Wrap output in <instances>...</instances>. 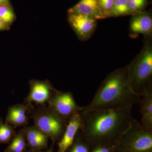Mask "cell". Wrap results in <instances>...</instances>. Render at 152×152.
Listing matches in <instances>:
<instances>
[{
  "instance_id": "1",
  "label": "cell",
  "mask_w": 152,
  "mask_h": 152,
  "mask_svg": "<svg viewBox=\"0 0 152 152\" xmlns=\"http://www.w3.org/2000/svg\"><path fill=\"white\" fill-rule=\"evenodd\" d=\"M132 108L81 112V135L97 146L115 143L132 120Z\"/></svg>"
},
{
  "instance_id": "2",
  "label": "cell",
  "mask_w": 152,
  "mask_h": 152,
  "mask_svg": "<svg viewBox=\"0 0 152 152\" xmlns=\"http://www.w3.org/2000/svg\"><path fill=\"white\" fill-rule=\"evenodd\" d=\"M141 97L131 89L128 82V66L109 74L92 100L81 112L120 110L139 104Z\"/></svg>"
},
{
  "instance_id": "3",
  "label": "cell",
  "mask_w": 152,
  "mask_h": 152,
  "mask_svg": "<svg viewBox=\"0 0 152 152\" xmlns=\"http://www.w3.org/2000/svg\"><path fill=\"white\" fill-rule=\"evenodd\" d=\"M151 37L142 49L128 65L129 85L133 92L140 97L152 94V43Z\"/></svg>"
},
{
  "instance_id": "4",
  "label": "cell",
  "mask_w": 152,
  "mask_h": 152,
  "mask_svg": "<svg viewBox=\"0 0 152 152\" xmlns=\"http://www.w3.org/2000/svg\"><path fill=\"white\" fill-rule=\"evenodd\" d=\"M112 148L115 152H151L152 132L133 118Z\"/></svg>"
},
{
  "instance_id": "5",
  "label": "cell",
  "mask_w": 152,
  "mask_h": 152,
  "mask_svg": "<svg viewBox=\"0 0 152 152\" xmlns=\"http://www.w3.org/2000/svg\"><path fill=\"white\" fill-rule=\"evenodd\" d=\"M34 126L46 134L53 141L63 136L67 123L48 107L40 106L31 115Z\"/></svg>"
},
{
  "instance_id": "6",
  "label": "cell",
  "mask_w": 152,
  "mask_h": 152,
  "mask_svg": "<svg viewBox=\"0 0 152 152\" xmlns=\"http://www.w3.org/2000/svg\"><path fill=\"white\" fill-rule=\"evenodd\" d=\"M48 104V107L67 123L74 115L80 113L84 108L77 104L70 92H63L57 90Z\"/></svg>"
},
{
  "instance_id": "7",
  "label": "cell",
  "mask_w": 152,
  "mask_h": 152,
  "mask_svg": "<svg viewBox=\"0 0 152 152\" xmlns=\"http://www.w3.org/2000/svg\"><path fill=\"white\" fill-rule=\"evenodd\" d=\"M68 21L80 40L88 39L94 32L97 20L81 14H69Z\"/></svg>"
},
{
  "instance_id": "8",
  "label": "cell",
  "mask_w": 152,
  "mask_h": 152,
  "mask_svg": "<svg viewBox=\"0 0 152 152\" xmlns=\"http://www.w3.org/2000/svg\"><path fill=\"white\" fill-rule=\"evenodd\" d=\"M56 91L48 82L33 81L30 83V92L25 99L24 103L30 104L34 103L40 106H45Z\"/></svg>"
},
{
  "instance_id": "9",
  "label": "cell",
  "mask_w": 152,
  "mask_h": 152,
  "mask_svg": "<svg viewBox=\"0 0 152 152\" xmlns=\"http://www.w3.org/2000/svg\"><path fill=\"white\" fill-rule=\"evenodd\" d=\"M32 104H17L11 106L8 110L4 123L12 125L15 129L28 124V114L34 110Z\"/></svg>"
},
{
  "instance_id": "10",
  "label": "cell",
  "mask_w": 152,
  "mask_h": 152,
  "mask_svg": "<svg viewBox=\"0 0 152 152\" xmlns=\"http://www.w3.org/2000/svg\"><path fill=\"white\" fill-rule=\"evenodd\" d=\"M81 122L80 113L76 114L70 119L64 132L58 143L57 152H66L73 143L78 132L81 128Z\"/></svg>"
},
{
  "instance_id": "11",
  "label": "cell",
  "mask_w": 152,
  "mask_h": 152,
  "mask_svg": "<svg viewBox=\"0 0 152 152\" xmlns=\"http://www.w3.org/2000/svg\"><path fill=\"white\" fill-rule=\"evenodd\" d=\"M129 28L131 34H142L151 37L152 18L151 14L147 12H141L133 15L130 22Z\"/></svg>"
},
{
  "instance_id": "12",
  "label": "cell",
  "mask_w": 152,
  "mask_h": 152,
  "mask_svg": "<svg viewBox=\"0 0 152 152\" xmlns=\"http://www.w3.org/2000/svg\"><path fill=\"white\" fill-rule=\"evenodd\" d=\"M23 130L31 150L40 151L48 148L49 137L42 131L35 126L26 127Z\"/></svg>"
},
{
  "instance_id": "13",
  "label": "cell",
  "mask_w": 152,
  "mask_h": 152,
  "mask_svg": "<svg viewBox=\"0 0 152 152\" xmlns=\"http://www.w3.org/2000/svg\"><path fill=\"white\" fill-rule=\"evenodd\" d=\"M81 14L96 20L104 19L98 0H80L69 10V14Z\"/></svg>"
},
{
  "instance_id": "14",
  "label": "cell",
  "mask_w": 152,
  "mask_h": 152,
  "mask_svg": "<svg viewBox=\"0 0 152 152\" xmlns=\"http://www.w3.org/2000/svg\"><path fill=\"white\" fill-rule=\"evenodd\" d=\"M139 104L142 116L141 124L152 132V94L141 97Z\"/></svg>"
},
{
  "instance_id": "15",
  "label": "cell",
  "mask_w": 152,
  "mask_h": 152,
  "mask_svg": "<svg viewBox=\"0 0 152 152\" xmlns=\"http://www.w3.org/2000/svg\"><path fill=\"white\" fill-rule=\"evenodd\" d=\"M26 147V140L23 130L22 129L15 136L4 152H24Z\"/></svg>"
},
{
  "instance_id": "16",
  "label": "cell",
  "mask_w": 152,
  "mask_h": 152,
  "mask_svg": "<svg viewBox=\"0 0 152 152\" xmlns=\"http://www.w3.org/2000/svg\"><path fill=\"white\" fill-rule=\"evenodd\" d=\"M15 128L12 125L3 122L0 118V144L9 143L16 134Z\"/></svg>"
},
{
  "instance_id": "17",
  "label": "cell",
  "mask_w": 152,
  "mask_h": 152,
  "mask_svg": "<svg viewBox=\"0 0 152 152\" xmlns=\"http://www.w3.org/2000/svg\"><path fill=\"white\" fill-rule=\"evenodd\" d=\"M131 15L128 0H115L110 14L111 17H119Z\"/></svg>"
},
{
  "instance_id": "18",
  "label": "cell",
  "mask_w": 152,
  "mask_h": 152,
  "mask_svg": "<svg viewBox=\"0 0 152 152\" xmlns=\"http://www.w3.org/2000/svg\"><path fill=\"white\" fill-rule=\"evenodd\" d=\"M15 15L10 5H0V18L7 25L12 23Z\"/></svg>"
},
{
  "instance_id": "19",
  "label": "cell",
  "mask_w": 152,
  "mask_h": 152,
  "mask_svg": "<svg viewBox=\"0 0 152 152\" xmlns=\"http://www.w3.org/2000/svg\"><path fill=\"white\" fill-rule=\"evenodd\" d=\"M128 6L131 15L142 12L147 3V0H128Z\"/></svg>"
},
{
  "instance_id": "20",
  "label": "cell",
  "mask_w": 152,
  "mask_h": 152,
  "mask_svg": "<svg viewBox=\"0 0 152 152\" xmlns=\"http://www.w3.org/2000/svg\"><path fill=\"white\" fill-rule=\"evenodd\" d=\"M115 0H98L102 13L106 18L110 17L111 12Z\"/></svg>"
},
{
  "instance_id": "21",
  "label": "cell",
  "mask_w": 152,
  "mask_h": 152,
  "mask_svg": "<svg viewBox=\"0 0 152 152\" xmlns=\"http://www.w3.org/2000/svg\"><path fill=\"white\" fill-rule=\"evenodd\" d=\"M71 146L69 152H89L87 145L80 141L76 142Z\"/></svg>"
},
{
  "instance_id": "22",
  "label": "cell",
  "mask_w": 152,
  "mask_h": 152,
  "mask_svg": "<svg viewBox=\"0 0 152 152\" xmlns=\"http://www.w3.org/2000/svg\"><path fill=\"white\" fill-rule=\"evenodd\" d=\"M111 148L105 146L96 147L91 152H111Z\"/></svg>"
},
{
  "instance_id": "23",
  "label": "cell",
  "mask_w": 152,
  "mask_h": 152,
  "mask_svg": "<svg viewBox=\"0 0 152 152\" xmlns=\"http://www.w3.org/2000/svg\"><path fill=\"white\" fill-rule=\"evenodd\" d=\"M7 25L0 18V31L6 30L7 28Z\"/></svg>"
},
{
  "instance_id": "24",
  "label": "cell",
  "mask_w": 152,
  "mask_h": 152,
  "mask_svg": "<svg viewBox=\"0 0 152 152\" xmlns=\"http://www.w3.org/2000/svg\"><path fill=\"white\" fill-rule=\"evenodd\" d=\"M0 5H10L9 0H0Z\"/></svg>"
},
{
  "instance_id": "25",
  "label": "cell",
  "mask_w": 152,
  "mask_h": 152,
  "mask_svg": "<svg viewBox=\"0 0 152 152\" xmlns=\"http://www.w3.org/2000/svg\"><path fill=\"white\" fill-rule=\"evenodd\" d=\"M27 152H53V148H51L49 150L46 151H34V150H30L28 151Z\"/></svg>"
}]
</instances>
